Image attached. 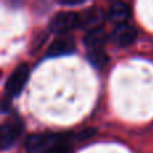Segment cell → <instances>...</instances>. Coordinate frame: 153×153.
<instances>
[{
	"instance_id": "obj_1",
	"label": "cell",
	"mask_w": 153,
	"mask_h": 153,
	"mask_svg": "<svg viewBox=\"0 0 153 153\" xmlns=\"http://www.w3.org/2000/svg\"><path fill=\"white\" fill-rule=\"evenodd\" d=\"M62 136L53 134V133H35L26 138L24 141V148L30 153L45 152L47 153L53 146L62 143Z\"/></svg>"
},
{
	"instance_id": "obj_2",
	"label": "cell",
	"mask_w": 153,
	"mask_h": 153,
	"mask_svg": "<svg viewBox=\"0 0 153 153\" xmlns=\"http://www.w3.org/2000/svg\"><path fill=\"white\" fill-rule=\"evenodd\" d=\"M30 67L26 63H22L13 70L5 82V93L8 97H16L24 89V85L28 81Z\"/></svg>"
},
{
	"instance_id": "obj_3",
	"label": "cell",
	"mask_w": 153,
	"mask_h": 153,
	"mask_svg": "<svg viewBox=\"0 0 153 153\" xmlns=\"http://www.w3.org/2000/svg\"><path fill=\"white\" fill-rule=\"evenodd\" d=\"M76 26H79V13L74 12V11H62L50 20L48 28L51 32L65 34Z\"/></svg>"
},
{
	"instance_id": "obj_4",
	"label": "cell",
	"mask_w": 153,
	"mask_h": 153,
	"mask_svg": "<svg viewBox=\"0 0 153 153\" xmlns=\"http://www.w3.org/2000/svg\"><path fill=\"white\" fill-rule=\"evenodd\" d=\"M22 122L19 120H8L0 128V144L3 149H7L11 146L22 133Z\"/></svg>"
},
{
	"instance_id": "obj_5",
	"label": "cell",
	"mask_w": 153,
	"mask_h": 153,
	"mask_svg": "<svg viewBox=\"0 0 153 153\" xmlns=\"http://www.w3.org/2000/svg\"><path fill=\"white\" fill-rule=\"evenodd\" d=\"M103 19H105V13L101 8L90 7L82 13H79V27L86 30V32L90 30L101 28Z\"/></svg>"
},
{
	"instance_id": "obj_6",
	"label": "cell",
	"mask_w": 153,
	"mask_h": 153,
	"mask_svg": "<svg viewBox=\"0 0 153 153\" xmlns=\"http://www.w3.org/2000/svg\"><path fill=\"white\" fill-rule=\"evenodd\" d=\"M137 38V30L129 23H122L116 26V28L111 32V39L116 45L125 47V46L132 45Z\"/></svg>"
},
{
	"instance_id": "obj_7",
	"label": "cell",
	"mask_w": 153,
	"mask_h": 153,
	"mask_svg": "<svg viewBox=\"0 0 153 153\" xmlns=\"http://www.w3.org/2000/svg\"><path fill=\"white\" fill-rule=\"evenodd\" d=\"M74 39L71 36H59L48 46L47 48V56H61L67 55V54L74 51Z\"/></svg>"
},
{
	"instance_id": "obj_8",
	"label": "cell",
	"mask_w": 153,
	"mask_h": 153,
	"mask_svg": "<svg viewBox=\"0 0 153 153\" xmlns=\"http://www.w3.org/2000/svg\"><path fill=\"white\" fill-rule=\"evenodd\" d=\"M108 39L105 30L101 28H95V30H90L86 32V35L83 36V43L85 46H87L89 50H94V48H103V43Z\"/></svg>"
},
{
	"instance_id": "obj_9",
	"label": "cell",
	"mask_w": 153,
	"mask_h": 153,
	"mask_svg": "<svg viewBox=\"0 0 153 153\" xmlns=\"http://www.w3.org/2000/svg\"><path fill=\"white\" fill-rule=\"evenodd\" d=\"M130 15V10L128 7L126 3H122V1H117L114 4H111V7L109 8V13H108V18L110 22L116 23L117 26L122 23H126V19L128 16Z\"/></svg>"
},
{
	"instance_id": "obj_10",
	"label": "cell",
	"mask_w": 153,
	"mask_h": 153,
	"mask_svg": "<svg viewBox=\"0 0 153 153\" xmlns=\"http://www.w3.org/2000/svg\"><path fill=\"white\" fill-rule=\"evenodd\" d=\"M87 61L94 67L102 69L103 66L108 65L109 56L103 48H94V50H89V53H87Z\"/></svg>"
},
{
	"instance_id": "obj_11",
	"label": "cell",
	"mask_w": 153,
	"mask_h": 153,
	"mask_svg": "<svg viewBox=\"0 0 153 153\" xmlns=\"http://www.w3.org/2000/svg\"><path fill=\"white\" fill-rule=\"evenodd\" d=\"M71 146L67 145V144L65 143H59L56 144L55 146H53V148L50 149L47 153H71Z\"/></svg>"
},
{
	"instance_id": "obj_12",
	"label": "cell",
	"mask_w": 153,
	"mask_h": 153,
	"mask_svg": "<svg viewBox=\"0 0 153 153\" xmlns=\"http://www.w3.org/2000/svg\"><path fill=\"white\" fill-rule=\"evenodd\" d=\"M93 133H94V130H83V132L79 134V141L85 140V137H89V136L93 134Z\"/></svg>"
}]
</instances>
